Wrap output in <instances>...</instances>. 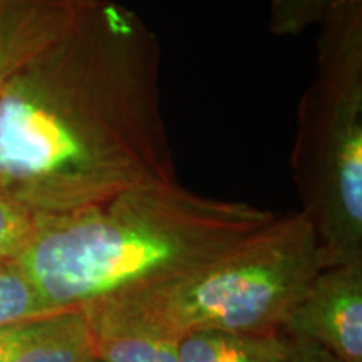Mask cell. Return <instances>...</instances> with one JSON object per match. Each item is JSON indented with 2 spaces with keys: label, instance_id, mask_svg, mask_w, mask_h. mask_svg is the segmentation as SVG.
Segmentation results:
<instances>
[{
  "label": "cell",
  "instance_id": "cell-11",
  "mask_svg": "<svg viewBox=\"0 0 362 362\" xmlns=\"http://www.w3.org/2000/svg\"><path fill=\"white\" fill-rule=\"evenodd\" d=\"M336 0H272L269 29L277 37H297L319 25Z\"/></svg>",
  "mask_w": 362,
  "mask_h": 362
},
{
  "label": "cell",
  "instance_id": "cell-1",
  "mask_svg": "<svg viewBox=\"0 0 362 362\" xmlns=\"http://www.w3.org/2000/svg\"><path fill=\"white\" fill-rule=\"evenodd\" d=\"M161 47L117 0H94L0 90V185L35 215L176 180Z\"/></svg>",
  "mask_w": 362,
  "mask_h": 362
},
{
  "label": "cell",
  "instance_id": "cell-15",
  "mask_svg": "<svg viewBox=\"0 0 362 362\" xmlns=\"http://www.w3.org/2000/svg\"><path fill=\"white\" fill-rule=\"evenodd\" d=\"M33 2H35V0H0V19Z\"/></svg>",
  "mask_w": 362,
  "mask_h": 362
},
{
  "label": "cell",
  "instance_id": "cell-4",
  "mask_svg": "<svg viewBox=\"0 0 362 362\" xmlns=\"http://www.w3.org/2000/svg\"><path fill=\"white\" fill-rule=\"evenodd\" d=\"M317 27L292 178L325 267L362 265V0H336Z\"/></svg>",
  "mask_w": 362,
  "mask_h": 362
},
{
  "label": "cell",
  "instance_id": "cell-8",
  "mask_svg": "<svg viewBox=\"0 0 362 362\" xmlns=\"http://www.w3.org/2000/svg\"><path fill=\"white\" fill-rule=\"evenodd\" d=\"M94 356L103 362H180L178 337L84 312Z\"/></svg>",
  "mask_w": 362,
  "mask_h": 362
},
{
  "label": "cell",
  "instance_id": "cell-16",
  "mask_svg": "<svg viewBox=\"0 0 362 362\" xmlns=\"http://www.w3.org/2000/svg\"><path fill=\"white\" fill-rule=\"evenodd\" d=\"M93 362H103L101 359H98V357H94V361Z\"/></svg>",
  "mask_w": 362,
  "mask_h": 362
},
{
  "label": "cell",
  "instance_id": "cell-2",
  "mask_svg": "<svg viewBox=\"0 0 362 362\" xmlns=\"http://www.w3.org/2000/svg\"><path fill=\"white\" fill-rule=\"evenodd\" d=\"M277 216L178 181L149 183L71 214L37 215L16 260L52 310H81L200 269Z\"/></svg>",
  "mask_w": 362,
  "mask_h": 362
},
{
  "label": "cell",
  "instance_id": "cell-9",
  "mask_svg": "<svg viewBox=\"0 0 362 362\" xmlns=\"http://www.w3.org/2000/svg\"><path fill=\"white\" fill-rule=\"evenodd\" d=\"M94 347L83 310L59 314L56 324L12 362H93Z\"/></svg>",
  "mask_w": 362,
  "mask_h": 362
},
{
  "label": "cell",
  "instance_id": "cell-10",
  "mask_svg": "<svg viewBox=\"0 0 362 362\" xmlns=\"http://www.w3.org/2000/svg\"><path fill=\"white\" fill-rule=\"evenodd\" d=\"M54 314L17 260H0V327Z\"/></svg>",
  "mask_w": 362,
  "mask_h": 362
},
{
  "label": "cell",
  "instance_id": "cell-5",
  "mask_svg": "<svg viewBox=\"0 0 362 362\" xmlns=\"http://www.w3.org/2000/svg\"><path fill=\"white\" fill-rule=\"evenodd\" d=\"M280 332L314 342L342 362H362V265L320 270Z\"/></svg>",
  "mask_w": 362,
  "mask_h": 362
},
{
  "label": "cell",
  "instance_id": "cell-7",
  "mask_svg": "<svg viewBox=\"0 0 362 362\" xmlns=\"http://www.w3.org/2000/svg\"><path fill=\"white\" fill-rule=\"evenodd\" d=\"M291 341L282 332L197 330L178 339L180 362H288Z\"/></svg>",
  "mask_w": 362,
  "mask_h": 362
},
{
  "label": "cell",
  "instance_id": "cell-14",
  "mask_svg": "<svg viewBox=\"0 0 362 362\" xmlns=\"http://www.w3.org/2000/svg\"><path fill=\"white\" fill-rule=\"evenodd\" d=\"M288 341H291L288 362H342L336 356H332L330 352L310 341L291 337H288Z\"/></svg>",
  "mask_w": 362,
  "mask_h": 362
},
{
  "label": "cell",
  "instance_id": "cell-13",
  "mask_svg": "<svg viewBox=\"0 0 362 362\" xmlns=\"http://www.w3.org/2000/svg\"><path fill=\"white\" fill-rule=\"evenodd\" d=\"M67 312V310H66ZM62 314V312H59ZM59 314L0 327V362H12L56 324Z\"/></svg>",
  "mask_w": 362,
  "mask_h": 362
},
{
  "label": "cell",
  "instance_id": "cell-6",
  "mask_svg": "<svg viewBox=\"0 0 362 362\" xmlns=\"http://www.w3.org/2000/svg\"><path fill=\"white\" fill-rule=\"evenodd\" d=\"M94 0H35L0 19V90L44 49L62 37Z\"/></svg>",
  "mask_w": 362,
  "mask_h": 362
},
{
  "label": "cell",
  "instance_id": "cell-12",
  "mask_svg": "<svg viewBox=\"0 0 362 362\" xmlns=\"http://www.w3.org/2000/svg\"><path fill=\"white\" fill-rule=\"evenodd\" d=\"M37 215L0 185V260H12L24 250L35 230Z\"/></svg>",
  "mask_w": 362,
  "mask_h": 362
},
{
  "label": "cell",
  "instance_id": "cell-3",
  "mask_svg": "<svg viewBox=\"0 0 362 362\" xmlns=\"http://www.w3.org/2000/svg\"><path fill=\"white\" fill-rule=\"evenodd\" d=\"M322 269L317 235L297 211L187 275L81 310L178 339L197 330L280 332Z\"/></svg>",
  "mask_w": 362,
  "mask_h": 362
}]
</instances>
